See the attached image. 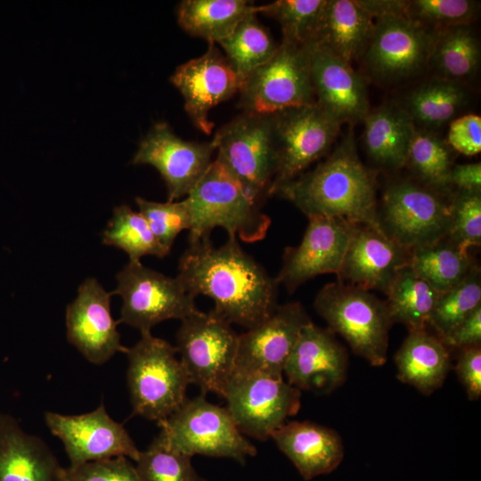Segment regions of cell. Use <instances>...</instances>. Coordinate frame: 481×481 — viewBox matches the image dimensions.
Here are the masks:
<instances>
[{
  "label": "cell",
  "mask_w": 481,
  "mask_h": 481,
  "mask_svg": "<svg viewBox=\"0 0 481 481\" xmlns=\"http://www.w3.org/2000/svg\"><path fill=\"white\" fill-rule=\"evenodd\" d=\"M177 277L193 298H210L216 315L248 330L266 320L278 306L275 278L234 236L219 247L211 240L189 244L179 259Z\"/></svg>",
  "instance_id": "1"
},
{
  "label": "cell",
  "mask_w": 481,
  "mask_h": 481,
  "mask_svg": "<svg viewBox=\"0 0 481 481\" xmlns=\"http://www.w3.org/2000/svg\"><path fill=\"white\" fill-rule=\"evenodd\" d=\"M276 193L308 218L330 217L383 231L375 176L361 161L351 133L314 169L281 184Z\"/></svg>",
  "instance_id": "2"
},
{
  "label": "cell",
  "mask_w": 481,
  "mask_h": 481,
  "mask_svg": "<svg viewBox=\"0 0 481 481\" xmlns=\"http://www.w3.org/2000/svg\"><path fill=\"white\" fill-rule=\"evenodd\" d=\"M183 200L191 217L189 244L210 240L216 227L224 228L229 237L254 243L265 237L271 224L260 203L216 159Z\"/></svg>",
  "instance_id": "3"
},
{
  "label": "cell",
  "mask_w": 481,
  "mask_h": 481,
  "mask_svg": "<svg viewBox=\"0 0 481 481\" xmlns=\"http://www.w3.org/2000/svg\"><path fill=\"white\" fill-rule=\"evenodd\" d=\"M176 353L175 346L151 332L142 333L141 338L126 348V380L133 415L158 423L185 401L191 383Z\"/></svg>",
  "instance_id": "4"
},
{
  "label": "cell",
  "mask_w": 481,
  "mask_h": 481,
  "mask_svg": "<svg viewBox=\"0 0 481 481\" xmlns=\"http://www.w3.org/2000/svg\"><path fill=\"white\" fill-rule=\"evenodd\" d=\"M314 307L329 330L342 336L355 355L373 366L386 363L393 324L386 301L338 281L319 290Z\"/></svg>",
  "instance_id": "5"
},
{
  "label": "cell",
  "mask_w": 481,
  "mask_h": 481,
  "mask_svg": "<svg viewBox=\"0 0 481 481\" xmlns=\"http://www.w3.org/2000/svg\"><path fill=\"white\" fill-rule=\"evenodd\" d=\"M158 425L160 430L157 436L170 448L190 457L200 454L228 458L243 464L257 452L239 430L226 407L208 402L202 394L186 398Z\"/></svg>",
  "instance_id": "6"
},
{
  "label": "cell",
  "mask_w": 481,
  "mask_h": 481,
  "mask_svg": "<svg viewBox=\"0 0 481 481\" xmlns=\"http://www.w3.org/2000/svg\"><path fill=\"white\" fill-rule=\"evenodd\" d=\"M211 143L216 159L261 203L269 195L277 166L271 115L245 112L223 126Z\"/></svg>",
  "instance_id": "7"
},
{
  "label": "cell",
  "mask_w": 481,
  "mask_h": 481,
  "mask_svg": "<svg viewBox=\"0 0 481 481\" xmlns=\"http://www.w3.org/2000/svg\"><path fill=\"white\" fill-rule=\"evenodd\" d=\"M181 322L175 347L190 383L199 387L202 395H222L235 370L239 334L212 311L197 309Z\"/></svg>",
  "instance_id": "8"
},
{
  "label": "cell",
  "mask_w": 481,
  "mask_h": 481,
  "mask_svg": "<svg viewBox=\"0 0 481 481\" xmlns=\"http://www.w3.org/2000/svg\"><path fill=\"white\" fill-rule=\"evenodd\" d=\"M240 103L245 112L271 115L315 102L307 45L282 40L273 55L244 81Z\"/></svg>",
  "instance_id": "9"
},
{
  "label": "cell",
  "mask_w": 481,
  "mask_h": 481,
  "mask_svg": "<svg viewBox=\"0 0 481 481\" xmlns=\"http://www.w3.org/2000/svg\"><path fill=\"white\" fill-rule=\"evenodd\" d=\"M116 279L117 288L111 293L122 298L118 322L139 330L141 334L151 332L152 327L167 320L182 321L197 310L195 298L177 276H167L141 262H128Z\"/></svg>",
  "instance_id": "10"
},
{
  "label": "cell",
  "mask_w": 481,
  "mask_h": 481,
  "mask_svg": "<svg viewBox=\"0 0 481 481\" xmlns=\"http://www.w3.org/2000/svg\"><path fill=\"white\" fill-rule=\"evenodd\" d=\"M239 430L260 441L271 438L301 404V391L283 378L234 371L222 395Z\"/></svg>",
  "instance_id": "11"
},
{
  "label": "cell",
  "mask_w": 481,
  "mask_h": 481,
  "mask_svg": "<svg viewBox=\"0 0 481 481\" xmlns=\"http://www.w3.org/2000/svg\"><path fill=\"white\" fill-rule=\"evenodd\" d=\"M271 118L277 166L269 195L322 157L342 125L316 102L285 109Z\"/></svg>",
  "instance_id": "12"
},
{
  "label": "cell",
  "mask_w": 481,
  "mask_h": 481,
  "mask_svg": "<svg viewBox=\"0 0 481 481\" xmlns=\"http://www.w3.org/2000/svg\"><path fill=\"white\" fill-rule=\"evenodd\" d=\"M379 222L388 237L412 251L448 235L451 207L428 190L397 182L383 193Z\"/></svg>",
  "instance_id": "13"
},
{
  "label": "cell",
  "mask_w": 481,
  "mask_h": 481,
  "mask_svg": "<svg viewBox=\"0 0 481 481\" xmlns=\"http://www.w3.org/2000/svg\"><path fill=\"white\" fill-rule=\"evenodd\" d=\"M45 421L62 442L69 465L118 456L136 461L140 455L127 430L110 417L103 404L79 415L46 412Z\"/></svg>",
  "instance_id": "14"
},
{
  "label": "cell",
  "mask_w": 481,
  "mask_h": 481,
  "mask_svg": "<svg viewBox=\"0 0 481 481\" xmlns=\"http://www.w3.org/2000/svg\"><path fill=\"white\" fill-rule=\"evenodd\" d=\"M310 322L299 302L277 306L266 320L239 335L234 371L283 378L299 334Z\"/></svg>",
  "instance_id": "15"
},
{
  "label": "cell",
  "mask_w": 481,
  "mask_h": 481,
  "mask_svg": "<svg viewBox=\"0 0 481 481\" xmlns=\"http://www.w3.org/2000/svg\"><path fill=\"white\" fill-rule=\"evenodd\" d=\"M211 143H200L178 137L168 124L152 126L133 158L135 165L154 167L165 181L167 201L186 197L212 163Z\"/></svg>",
  "instance_id": "16"
},
{
  "label": "cell",
  "mask_w": 481,
  "mask_h": 481,
  "mask_svg": "<svg viewBox=\"0 0 481 481\" xmlns=\"http://www.w3.org/2000/svg\"><path fill=\"white\" fill-rule=\"evenodd\" d=\"M111 296L95 278H87L66 310L68 340L94 364H102L127 348L120 342L118 322L111 315Z\"/></svg>",
  "instance_id": "17"
},
{
  "label": "cell",
  "mask_w": 481,
  "mask_h": 481,
  "mask_svg": "<svg viewBox=\"0 0 481 481\" xmlns=\"http://www.w3.org/2000/svg\"><path fill=\"white\" fill-rule=\"evenodd\" d=\"M308 219L301 242L285 249L283 265L275 277L277 283L284 285L289 292L317 275H338L355 226L330 217Z\"/></svg>",
  "instance_id": "18"
},
{
  "label": "cell",
  "mask_w": 481,
  "mask_h": 481,
  "mask_svg": "<svg viewBox=\"0 0 481 481\" xmlns=\"http://www.w3.org/2000/svg\"><path fill=\"white\" fill-rule=\"evenodd\" d=\"M430 45L431 34L409 17L380 18L364 52L365 62L379 79L404 78L428 63Z\"/></svg>",
  "instance_id": "19"
},
{
  "label": "cell",
  "mask_w": 481,
  "mask_h": 481,
  "mask_svg": "<svg viewBox=\"0 0 481 481\" xmlns=\"http://www.w3.org/2000/svg\"><path fill=\"white\" fill-rule=\"evenodd\" d=\"M170 81L182 94L191 120L206 135L214 126L208 119L211 109L240 89L233 68L212 43L204 54L177 67Z\"/></svg>",
  "instance_id": "20"
},
{
  "label": "cell",
  "mask_w": 481,
  "mask_h": 481,
  "mask_svg": "<svg viewBox=\"0 0 481 481\" xmlns=\"http://www.w3.org/2000/svg\"><path fill=\"white\" fill-rule=\"evenodd\" d=\"M347 365L346 351L333 332L310 322L302 329L283 374L299 390L328 394L345 382Z\"/></svg>",
  "instance_id": "21"
},
{
  "label": "cell",
  "mask_w": 481,
  "mask_h": 481,
  "mask_svg": "<svg viewBox=\"0 0 481 481\" xmlns=\"http://www.w3.org/2000/svg\"><path fill=\"white\" fill-rule=\"evenodd\" d=\"M411 250L384 231L355 225L338 281L364 289L386 292L398 270L409 265Z\"/></svg>",
  "instance_id": "22"
},
{
  "label": "cell",
  "mask_w": 481,
  "mask_h": 481,
  "mask_svg": "<svg viewBox=\"0 0 481 481\" xmlns=\"http://www.w3.org/2000/svg\"><path fill=\"white\" fill-rule=\"evenodd\" d=\"M306 45L315 102L340 124L363 119L369 102L363 78L330 52L313 44Z\"/></svg>",
  "instance_id": "23"
},
{
  "label": "cell",
  "mask_w": 481,
  "mask_h": 481,
  "mask_svg": "<svg viewBox=\"0 0 481 481\" xmlns=\"http://www.w3.org/2000/svg\"><path fill=\"white\" fill-rule=\"evenodd\" d=\"M271 438L306 481L332 472L344 458L338 434L314 422L289 421L276 429Z\"/></svg>",
  "instance_id": "24"
},
{
  "label": "cell",
  "mask_w": 481,
  "mask_h": 481,
  "mask_svg": "<svg viewBox=\"0 0 481 481\" xmlns=\"http://www.w3.org/2000/svg\"><path fill=\"white\" fill-rule=\"evenodd\" d=\"M62 468L43 439L0 412V481H61Z\"/></svg>",
  "instance_id": "25"
},
{
  "label": "cell",
  "mask_w": 481,
  "mask_h": 481,
  "mask_svg": "<svg viewBox=\"0 0 481 481\" xmlns=\"http://www.w3.org/2000/svg\"><path fill=\"white\" fill-rule=\"evenodd\" d=\"M373 29L372 18L356 1L326 0L315 34L309 44L351 64L365 52Z\"/></svg>",
  "instance_id": "26"
},
{
  "label": "cell",
  "mask_w": 481,
  "mask_h": 481,
  "mask_svg": "<svg viewBox=\"0 0 481 481\" xmlns=\"http://www.w3.org/2000/svg\"><path fill=\"white\" fill-rule=\"evenodd\" d=\"M395 362L398 379L426 395L443 385L451 370L447 346L426 330L409 332Z\"/></svg>",
  "instance_id": "27"
},
{
  "label": "cell",
  "mask_w": 481,
  "mask_h": 481,
  "mask_svg": "<svg viewBox=\"0 0 481 481\" xmlns=\"http://www.w3.org/2000/svg\"><path fill=\"white\" fill-rule=\"evenodd\" d=\"M363 120V141L370 158L385 168L404 167L416 131L407 111L397 105H384L368 112Z\"/></svg>",
  "instance_id": "28"
},
{
  "label": "cell",
  "mask_w": 481,
  "mask_h": 481,
  "mask_svg": "<svg viewBox=\"0 0 481 481\" xmlns=\"http://www.w3.org/2000/svg\"><path fill=\"white\" fill-rule=\"evenodd\" d=\"M254 13L258 6L246 0H184L177 8V20L188 34L215 44Z\"/></svg>",
  "instance_id": "29"
},
{
  "label": "cell",
  "mask_w": 481,
  "mask_h": 481,
  "mask_svg": "<svg viewBox=\"0 0 481 481\" xmlns=\"http://www.w3.org/2000/svg\"><path fill=\"white\" fill-rule=\"evenodd\" d=\"M385 294L390 318L409 330H426L440 292L408 265L395 274Z\"/></svg>",
  "instance_id": "30"
},
{
  "label": "cell",
  "mask_w": 481,
  "mask_h": 481,
  "mask_svg": "<svg viewBox=\"0 0 481 481\" xmlns=\"http://www.w3.org/2000/svg\"><path fill=\"white\" fill-rule=\"evenodd\" d=\"M434 32L428 62L441 78L456 82L473 76L479 62L480 47L469 24L438 28Z\"/></svg>",
  "instance_id": "31"
},
{
  "label": "cell",
  "mask_w": 481,
  "mask_h": 481,
  "mask_svg": "<svg viewBox=\"0 0 481 481\" xmlns=\"http://www.w3.org/2000/svg\"><path fill=\"white\" fill-rule=\"evenodd\" d=\"M409 266L440 293L460 283L472 269L468 250L443 240L412 249Z\"/></svg>",
  "instance_id": "32"
},
{
  "label": "cell",
  "mask_w": 481,
  "mask_h": 481,
  "mask_svg": "<svg viewBox=\"0 0 481 481\" xmlns=\"http://www.w3.org/2000/svg\"><path fill=\"white\" fill-rule=\"evenodd\" d=\"M218 44L236 72L240 87L257 68L273 55L278 47L257 20V13L241 20L233 32Z\"/></svg>",
  "instance_id": "33"
},
{
  "label": "cell",
  "mask_w": 481,
  "mask_h": 481,
  "mask_svg": "<svg viewBox=\"0 0 481 481\" xmlns=\"http://www.w3.org/2000/svg\"><path fill=\"white\" fill-rule=\"evenodd\" d=\"M465 100V92L458 83L440 77L412 91L404 109L413 123L435 128L449 121Z\"/></svg>",
  "instance_id": "34"
},
{
  "label": "cell",
  "mask_w": 481,
  "mask_h": 481,
  "mask_svg": "<svg viewBox=\"0 0 481 481\" xmlns=\"http://www.w3.org/2000/svg\"><path fill=\"white\" fill-rule=\"evenodd\" d=\"M102 243L125 251L129 262H141L144 256L161 258L169 254L157 240L143 216L127 205L114 208L102 233Z\"/></svg>",
  "instance_id": "35"
},
{
  "label": "cell",
  "mask_w": 481,
  "mask_h": 481,
  "mask_svg": "<svg viewBox=\"0 0 481 481\" xmlns=\"http://www.w3.org/2000/svg\"><path fill=\"white\" fill-rule=\"evenodd\" d=\"M479 305V273L477 269H471L460 283L440 294L428 325L436 331V336L443 340Z\"/></svg>",
  "instance_id": "36"
},
{
  "label": "cell",
  "mask_w": 481,
  "mask_h": 481,
  "mask_svg": "<svg viewBox=\"0 0 481 481\" xmlns=\"http://www.w3.org/2000/svg\"><path fill=\"white\" fill-rule=\"evenodd\" d=\"M326 0H278L258 6V12L275 19L283 39L297 45H306L314 38Z\"/></svg>",
  "instance_id": "37"
},
{
  "label": "cell",
  "mask_w": 481,
  "mask_h": 481,
  "mask_svg": "<svg viewBox=\"0 0 481 481\" xmlns=\"http://www.w3.org/2000/svg\"><path fill=\"white\" fill-rule=\"evenodd\" d=\"M406 163L429 187L444 190L450 185L452 167L450 153L435 135L416 129Z\"/></svg>",
  "instance_id": "38"
},
{
  "label": "cell",
  "mask_w": 481,
  "mask_h": 481,
  "mask_svg": "<svg viewBox=\"0 0 481 481\" xmlns=\"http://www.w3.org/2000/svg\"><path fill=\"white\" fill-rule=\"evenodd\" d=\"M135 462L142 481H208L195 470L192 457L170 448L158 436Z\"/></svg>",
  "instance_id": "39"
},
{
  "label": "cell",
  "mask_w": 481,
  "mask_h": 481,
  "mask_svg": "<svg viewBox=\"0 0 481 481\" xmlns=\"http://www.w3.org/2000/svg\"><path fill=\"white\" fill-rule=\"evenodd\" d=\"M135 203L157 240L169 252L178 234L191 227L189 210L183 200L156 202L136 197Z\"/></svg>",
  "instance_id": "40"
},
{
  "label": "cell",
  "mask_w": 481,
  "mask_h": 481,
  "mask_svg": "<svg viewBox=\"0 0 481 481\" xmlns=\"http://www.w3.org/2000/svg\"><path fill=\"white\" fill-rule=\"evenodd\" d=\"M477 3L469 0L409 1L408 16L418 23L445 28L469 24L477 12Z\"/></svg>",
  "instance_id": "41"
},
{
  "label": "cell",
  "mask_w": 481,
  "mask_h": 481,
  "mask_svg": "<svg viewBox=\"0 0 481 481\" xmlns=\"http://www.w3.org/2000/svg\"><path fill=\"white\" fill-rule=\"evenodd\" d=\"M451 207L449 240L468 250L481 242V196L480 193L461 192Z\"/></svg>",
  "instance_id": "42"
},
{
  "label": "cell",
  "mask_w": 481,
  "mask_h": 481,
  "mask_svg": "<svg viewBox=\"0 0 481 481\" xmlns=\"http://www.w3.org/2000/svg\"><path fill=\"white\" fill-rule=\"evenodd\" d=\"M61 481H142L125 456L87 461L62 468Z\"/></svg>",
  "instance_id": "43"
},
{
  "label": "cell",
  "mask_w": 481,
  "mask_h": 481,
  "mask_svg": "<svg viewBox=\"0 0 481 481\" xmlns=\"http://www.w3.org/2000/svg\"><path fill=\"white\" fill-rule=\"evenodd\" d=\"M450 145L466 156H473L481 151V118L469 114L454 119L449 127Z\"/></svg>",
  "instance_id": "44"
},
{
  "label": "cell",
  "mask_w": 481,
  "mask_h": 481,
  "mask_svg": "<svg viewBox=\"0 0 481 481\" xmlns=\"http://www.w3.org/2000/svg\"><path fill=\"white\" fill-rule=\"evenodd\" d=\"M455 371L469 399H479L481 396L480 345L461 348Z\"/></svg>",
  "instance_id": "45"
},
{
  "label": "cell",
  "mask_w": 481,
  "mask_h": 481,
  "mask_svg": "<svg viewBox=\"0 0 481 481\" xmlns=\"http://www.w3.org/2000/svg\"><path fill=\"white\" fill-rule=\"evenodd\" d=\"M447 347L464 348L480 345L481 305L477 306L445 338Z\"/></svg>",
  "instance_id": "46"
},
{
  "label": "cell",
  "mask_w": 481,
  "mask_h": 481,
  "mask_svg": "<svg viewBox=\"0 0 481 481\" xmlns=\"http://www.w3.org/2000/svg\"><path fill=\"white\" fill-rule=\"evenodd\" d=\"M450 184L457 186L461 192L480 193L481 163L456 165L450 173Z\"/></svg>",
  "instance_id": "47"
},
{
  "label": "cell",
  "mask_w": 481,
  "mask_h": 481,
  "mask_svg": "<svg viewBox=\"0 0 481 481\" xmlns=\"http://www.w3.org/2000/svg\"><path fill=\"white\" fill-rule=\"evenodd\" d=\"M356 3L373 19L385 17H409V1L357 0Z\"/></svg>",
  "instance_id": "48"
}]
</instances>
